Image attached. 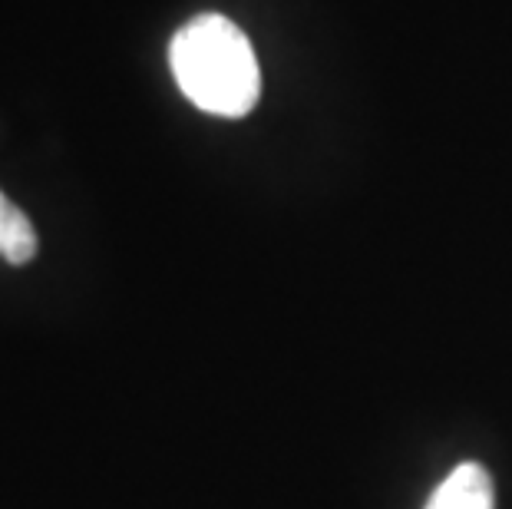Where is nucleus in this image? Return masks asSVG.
I'll return each mask as SVG.
<instances>
[{
	"label": "nucleus",
	"instance_id": "1",
	"mask_svg": "<svg viewBox=\"0 0 512 509\" xmlns=\"http://www.w3.org/2000/svg\"><path fill=\"white\" fill-rule=\"evenodd\" d=\"M169 67L179 90L202 113L242 119L261 96V70L252 40L222 14H199L176 30Z\"/></svg>",
	"mask_w": 512,
	"mask_h": 509
},
{
	"label": "nucleus",
	"instance_id": "2",
	"mask_svg": "<svg viewBox=\"0 0 512 509\" xmlns=\"http://www.w3.org/2000/svg\"><path fill=\"white\" fill-rule=\"evenodd\" d=\"M493 476L479 463H460L450 476L437 486V493L430 496L427 509H493Z\"/></svg>",
	"mask_w": 512,
	"mask_h": 509
},
{
	"label": "nucleus",
	"instance_id": "3",
	"mask_svg": "<svg viewBox=\"0 0 512 509\" xmlns=\"http://www.w3.org/2000/svg\"><path fill=\"white\" fill-rule=\"evenodd\" d=\"M0 258L7 265H27L37 258V229L20 205L0 192Z\"/></svg>",
	"mask_w": 512,
	"mask_h": 509
}]
</instances>
